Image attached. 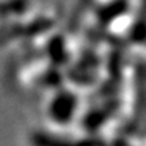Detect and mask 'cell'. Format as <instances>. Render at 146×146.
I'll return each mask as SVG.
<instances>
[{
	"mask_svg": "<svg viewBox=\"0 0 146 146\" xmlns=\"http://www.w3.org/2000/svg\"><path fill=\"white\" fill-rule=\"evenodd\" d=\"M83 99L73 87H56L45 102L43 115L49 125L65 130L72 127L81 115Z\"/></svg>",
	"mask_w": 146,
	"mask_h": 146,
	"instance_id": "obj_1",
	"label": "cell"
}]
</instances>
